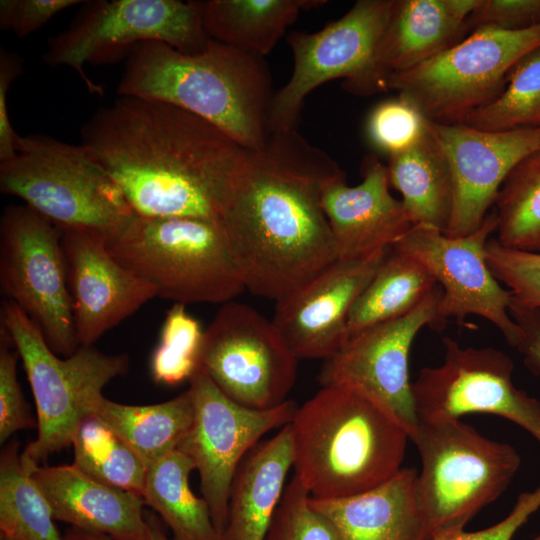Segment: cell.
<instances>
[{
    "mask_svg": "<svg viewBox=\"0 0 540 540\" xmlns=\"http://www.w3.org/2000/svg\"><path fill=\"white\" fill-rule=\"evenodd\" d=\"M538 47L540 24L517 31L478 28L424 63L389 76L386 90L408 98L432 122L464 123L500 95L511 68Z\"/></svg>",
    "mask_w": 540,
    "mask_h": 540,
    "instance_id": "10",
    "label": "cell"
},
{
    "mask_svg": "<svg viewBox=\"0 0 540 540\" xmlns=\"http://www.w3.org/2000/svg\"><path fill=\"white\" fill-rule=\"evenodd\" d=\"M443 345V362L422 368L412 382L418 419L487 413L517 424L540 443V401L514 384L512 358L493 347H463L451 337Z\"/></svg>",
    "mask_w": 540,
    "mask_h": 540,
    "instance_id": "15",
    "label": "cell"
},
{
    "mask_svg": "<svg viewBox=\"0 0 540 540\" xmlns=\"http://www.w3.org/2000/svg\"><path fill=\"white\" fill-rule=\"evenodd\" d=\"M325 3L324 0H209L204 1L203 27L210 39L264 58L302 10Z\"/></svg>",
    "mask_w": 540,
    "mask_h": 540,
    "instance_id": "27",
    "label": "cell"
},
{
    "mask_svg": "<svg viewBox=\"0 0 540 540\" xmlns=\"http://www.w3.org/2000/svg\"><path fill=\"white\" fill-rule=\"evenodd\" d=\"M438 285L408 314L372 325L349 335L325 362L319 373L321 386H345L375 400L391 412L407 430L414 432L415 412L409 354L418 332L439 329Z\"/></svg>",
    "mask_w": 540,
    "mask_h": 540,
    "instance_id": "17",
    "label": "cell"
},
{
    "mask_svg": "<svg viewBox=\"0 0 540 540\" xmlns=\"http://www.w3.org/2000/svg\"><path fill=\"white\" fill-rule=\"evenodd\" d=\"M496 230L492 210L466 236L450 237L437 228L415 224L393 248L421 263L441 287L439 328L447 319L462 324L467 316L476 315L497 327L513 347L520 330L509 313L512 294L495 279L486 260V245Z\"/></svg>",
    "mask_w": 540,
    "mask_h": 540,
    "instance_id": "16",
    "label": "cell"
},
{
    "mask_svg": "<svg viewBox=\"0 0 540 540\" xmlns=\"http://www.w3.org/2000/svg\"><path fill=\"white\" fill-rule=\"evenodd\" d=\"M188 391L194 420L177 450L193 461L202 497L221 536L239 465L265 434L289 424L298 406L287 400L267 410L245 407L226 396L201 366L189 380Z\"/></svg>",
    "mask_w": 540,
    "mask_h": 540,
    "instance_id": "14",
    "label": "cell"
},
{
    "mask_svg": "<svg viewBox=\"0 0 540 540\" xmlns=\"http://www.w3.org/2000/svg\"><path fill=\"white\" fill-rule=\"evenodd\" d=\"M116 92L182 108L251 151L263 148L270 134L274 93L266 62L212 39L196 54L162 42L135 45Z\"/></svg>",
    "mask_w": 540,
    "mask_h": 540,
    "instance_id": "3",
    "label": "cell"
},
{
    "mask_svg": "<svg viewBox=\"0 0 540 540\" xmlns=\"http://www.w3.org/2000/svg\"><path fill=\"white\" fill-rule=\"evenodd\" d=\"M497 241L540 253V147L520 161L503 182L494 209Z\"/></svg>",
    "mask_w": 540,
    "mask_h": 540,
    "instance_id": "33",
    "label": "cell"
},
{
    "mask_svg": "<svg viewBox=\"0 0 540 540\" xmlns=\"http://www.w3.org/2000/svg\"><path fill=\"white\" fill-rule=\"evenodd\" d=\"M145 517L148 525L149 540H171L166 534L162 521L155 514L145 512Z\"/></svg>",
    "mask_w": 540,
    "mask_h": 540,
    "instance_id": "45",
    "label": "cell"
},
{
    "mask_svg": "<svg viewBox=\"0 0 540 540\" xmlns=\"http://www.w3.org/2000/svg\"><path fill=\"white\" fill-rule=\"evenodd\" d=\"M343 174L298 129L249 150L217 221L252 294L277 301L337 259L321 195Z\"/></svg>",
    "mask_w": 540,
    "mask_h": 540,
    "instance_id": "1",
    "label": "cell"
},
{
    "mask_svg": "<svg viewBox=\"0 0 540 540\" xmlns=\"http://www.w3.org/2000/svg\"><path fill=\"white\" fill-rule=\"evenodd\" d=\"M60 230L76 339L92 346L157 292L112 256L104 233Z\"/></svg>",
    "mask_w": 540,
    "mask_h": 540,
    "instance_id": "20",
    "label": "cell"
},
{
    "mask_svg": "<svg viewBox=\"0 0 540 540\" xmlns=\"http://www.w3.org/2000/svg\"><path fill=\"white\" fill-rule=\"evenodd\" d=\"M204 332L186 305L173 303L151 354L149 368L153 381L165 386L189 382L201 364Z\"/></svg>",
    "mask_w": 540,
    "mask_h": 540,
    "instance_id": "35",
    "label": "cell"
},
{
    "mask_svg": "<svg viewBox=\"0 0 540 540\" xmlns=\"http://www.w3.org/2000/svg\"><path fill=\"white\" fill-rule=\"evenodd\" d=\"M509 313L520 330L513 348L523 356L531 372L540 374V308L523 306L512 298Z\"/></svg>",
    "mask_w": 540,
    "mask_h": 540,
    "instance_id": "44",
    "label": "cell"
},
{
    "mask_svg": "<svg viewBox=\"0 0 540 540\" xmlns=\"http://www.w3.org/2000/svg\"><path fill=\"white\" fill-rule=\"evenodd\" d=\"M531 540H540V535H538V536L534 537V538H533V539H531Z\"/></svg>",
    "mask_w": 540,
    "mask_h": 540,
    "instance_id": "47",
    "label": "cell"
},
{
    "mask_svg": "<svg viewBox=\"0 0 540 540\" xmlns=\"http://www.w3.org/2000/svg\"><path fill=\"white\" fill-rule=\"evenodd\" d=\"M297 362L272 320L243 303H224L204 332L200 366L226 396L248 408L287 401Z\"/></svg>",
    "mask_w": 540,
    "mask_h": 540,
    "instance_id": "13",
    "label": "cell"
},
{
    "mask_svg": "<svg viewBox=\"0 0 540 540\" xmlns=\"http://www.w3.org/2000/svg\"><path fill=\"white\" fill-rule=\"evenodd\" d=\"M362 181L346 184L345 174L327 182L321 205L337 259H354L393 247L413 226L402 203L390 193L387 165L367 155Z\"/></svg>",
    "mask_w": 540,
    "mask_h": 540,
    "instance_id": "21",
    "label": "cell"
},
{
    "mask_svg": "<svg viewBox=\"0 0 540 540\" xmlns=\"http://www.w3.org/2000/svg\"><path fill=\"white\" fill-rule=\"evenodd\" d=\"M265 540H339L338 534L310 504V494L293 476L286 485Z\"/></svg>",
    "mask_w": 540,
    "mask_h": 540,
    "instance_id": "37",
    "label": "cell"
},
{
    "mask_svg": "<svg viewBox=\"0 0 540 540\" xmlns=\"http://www.w3.org/2000/svg\"><path fill=\"white\" fill-rule=\"evenodd\" d=\"M295 474L311 497L353 496L402 467L409 434L385 407L345 386H323L288 424Z\"/></svg>",
    "mask_w": 540,
    "mask_h": 540,
    "instance_id": "4",
    "label": "cell"
},
{
    "mask_svg": "<svg viewBox=\"0 0 540 540\" xmlns=\"http://www.w3.org/2000/svg\"><path fill=\"white\" fill-rule=\"evenodd\" d=\"M389 249L336 259L276 301L272 322L298 360H325L340 348L350 311Z\"/></svg>",
    "mask_w": 540,
    "mask_h": 540,
    "instance_id": "19",
    "label": "cell"
},
{
    "mask_svg": "<svg viewBox=\"0 0 540 540\" xmlns=\"http://www.w3.org/2000/svg\"><path fill=\"white\" fill-rule=\"evenodd\" d=\"M540 24V0H478L465 22V32L482 27L507 31Z\"/></svg>",
    "mask_w": 540,
    "mask_h": 540,
    "instance_id": "40",
    "label": "cell"
},
{
    "mask_svg": "<svg viewBox=\"0 0 540 540\" xmlns=\"http://www.w3.org/2000/svg\"><path fill=\"white\" fill-rule=\"evenodd\" d=\"M203 7L204 1H84L67 28L48 39L43 61L73 69L90 93L102 95L103 88L86 74V64L117 61L148 41L200 53L211 40L203 27Z\"/></svg>",
    "mask_w": 540,
    "mask_h": 540,
    "instance_id": "9",
    "label": "cell"
},
{
    "mask_svg": "<svg viewBox=\"0 0 540 540\" xmlns=\"http://www.w3.org/2000/svg\"><path fill=\"white\" fill-rule=\"evenodd\" d=\"M112 256L180 304L227 303L245 286L217 220L135 215L107 237Z\"/></svg>",
    "mask_w": 540,
    "mask_h": 540,
    "instance_id": "6",
    "label": "cell"
},
{
    "mask_svg": "<svg viewBox=\"0 0 540 540\" xmlns=\"http://www.w3.org/2000/svg\"><path fill=\"white\" fill-rule=\"evenodd\" d=\"M20 359L7 333L0 328V443L16 432L37 428L17 377Z\"/></svg>",
    "mask_w": 540,
    "mask_h": 540,
    "instance_id": "39",
    "label": "cell"
},
{
    "mask_svg": "<svg viewBox=\"0 0 540 540\" xmlns=\"http://www.w3.org/2000/svg\"><path fill=\"white\" fill-rule=\"evenodd\" d=\"M0 540H8V539H5V538L0 537Z\"/></svg>",
    "mask_w": 540,
    "mask_h": 540,
    "instance_id": "48",
    "label": "cell"
},
{
    "mask_svg": "<svg viewBox=\"0 0 540 540\" xmlns=\"http://www.w3.org/2000/svg\"><path fill=\"white\" fill-rule=\"evenodd\" d=\"M0 288L57 355L77 350L61 230L25 204L7 206L0 220Z\"/></svg>",
    "mask_w": 540,
    "mask_h": 540,
    "instance_id": "12",
    "label": "cell"
},
{
    "mask_svg": "<svg viewBox=\"0 0 540 540\" xmlns=\"http://www.w3.org/2000/svg\"><path fill=\"white\" fill-rule=\"evenodd\" d=\"M193 461L174 450L149 468L143 499L170 528L171 540H221L206 500L189 484Z\"/></svg>",
    "mask_w": 540,
    "mask_h": 540,
    "instance_id": "30",
    "label": "cell"
},
{
    "mask_svg": "<svg viewBox=\"0 0 540 540\" xmlns=\"http://www.w3.org/2000/svg\"><path fill=\"white\" fill-rule=\"evenodd\" d=\"M80 138L142 217L218 220L249 152L191 112L132 96L98 108Z\"/></svg>",
    "mask_w": 540,
    "mask_h": 540,
    "instance_id": "2",
    "label": "cell"
},
{
    "mask_svg": "<svg viewBox=\"0 0 540 540\" xmlns=\"http://www.w3.org/2000/svg\"><path fill=\"white\" fill-rule=\"evenodd\" d=\"M410 440L421 460L417 493L429 540L463 531L508 488L521 464L512 445L460 419H418Z\"/></svg>",
    "mask_w": 540,
    "mask_h": 540,
    "instance_id": "7",
    "label": "cell"
},
{
    "mask_svg": "<svg viewBox=\"0 0 540 540\" xmlns=\"http://www.w3.org/2000/svg\"><path fill=\"white\" fill-rule=\"evenodd\" d=\"M477 3L393 0L375 59L380 91H387L389 76L410 70L460 42L466 19Z\"/></svg>",
    "mask_w": 540,
    "mask_h": 540,
    "instance_id": "24",
    "label": "cell"
},
{
    "mask_svg": "<svg viewBox=\"0 0 540 540\" xmlns=\"http://www.w3.org/2000/svg\"><path fill=\"white\" fill-rule=\"evenodd\" d=\"M71 445L73 465L111 487L143 496L149 468L135 451L96 414L84 418Z\"/></svg>",
    "mask_w": 540,
    "mask_h": 540,
    "instance_id": "32",
    "label": "cell"
},
{
    "mask_svg": "<svg viewBox=\"0 0 540 540\" xmlns=\"http://www.w3.org/2000/svg\"><path fill=\"white\" fill-rule=\"evenodd\" d=\"M417 474L401 468L362 493L335 499L310 496V504L330 521L339 540H429Z\"/></svg>",
    "mask_w": 540,
    "mask_h": 540,
    "instance_id": "23",
    "label": "cell"
},
{
    "mask_svg": "<svg viewBox=\"0 0 540 540\" xmlns=\"http://www.w3.org/2000/svg\"><path fill=\"white\" fill-rule=\"evenodd\" d=\"M464 124L491 132L540 127V47L511 68L500 95L472 112Z\"/></svg>",
    "mask_w": 540,
    "mask_h": 540,
    "instance_id": "34",
    "label": "cell"
},
{
    "mask_svg": "<svg viewBox=\"0 0 540 540\" xmlns=\"http://www.w3.org/2000/svg\"><path fill=\"white\" fill-rule=\"evenodd\" d=\"M392 6L393 0H358L320 31H294L287 36L293 70L287 83L274 93L270 133L298 129L306 96L332 79L343 78L344 88L357 95L381 92L375 59Z\"/></svg>",
    "mask_w": 540,
    "mask_h": 540,
    "instance_id": "11",
    "label": "cell"
},
{
    "mask_svg": "<svg viewBox=\"0 0 540 540\" xmlns=\"http://www.w3.org/2000/svg\"><path fill=\"white\" fill-rule=\"evenodd\" d=\"M81 0H1L0 28L25 38Z\"/></svg>",
    "mask_w": 540,
    "mask_h": 540,
    "instance_id": "41",
    "label": "cell"
},
{
    "mask_svg": "<svg viewBox=\"0 0 540 540\" xmlns=\"http://www.w3.org/2000/svg\"><path fill=\"white\" fill-rule=\"evenodd\" d=\"M437 286L421 263L391 247L350 311L346 338L408 314Z\"/></svg>",
    "mask_w": 540,
    "mask_h": 540,
    "instance_id": "29",
    "label": "cell"
},
{
    "mask_svg": "<svg viewBox=\"0 0 540 540\" xmlns=\"http://www.w3.org/2000/svg\"><path fill=\"white\" fill-rule=\"evenodd\" d=\"M486 260L495 279L506 286L515 301L540 308V253L505 247L490 238Z\"/></svg>",
    "mask_w": 540,
    "mask_h": 540,
    "instance_id": "38",
    "label": "cell"
},
{
    "mask_svg": "<svg viewBox=\"0 0 540 540\" xmlns=\"http://www.w3.org/2000/svg\"><path fill=\"white\" fill-rule=\"evenodd\" d=\"M289 425L260 441L233 478L221 540H265L292 468Z\"/></svg>",
    "mask_w": 540,
    "mask_h": 540,
    "instance_id": "25",
    "label": "cell"
},
{
    "mask_svg": "<svg viewBox=\"0 0 540 540\" xmlns=\"http://www.w3.org/2000/svg\"><path fill=\"white\" fill-rule=\"evenodd\" d=\"M390 186L402 196L413 223L446 232L452 213L453 185L445 154L430 123L409 148L388 157Z\"/></svg>",
    "mask_w": 540,
    "mask_h": 540,
    "instance_id": "26",
    "label": "cell"
},
{
    "mask_svg": "<svg viewBox=\"0 0 540 540\" xmlns=\"http://www.w3.org/2000/svg\"><path fill=\"white\" fill-rule=\"evenodd\" d=\"M23 69L22 59L6 48L0 50V161L12 158L20 135L9 119L7 94L11 84Z\"/></svg>",
    "mask_w": 540,
    "mask_h": 540,
    "instance_id": "43",
    "label": "cell"
},
{
    "mask_svg": "<svg viewBox=\"0 0 540 540\" xmlns=\"http://www.w3.org/2000/svg\"><path fill=\"white\" fill-rule=\"evenodd\" d=\"M118 433L150 468L177 450L194 420L188 389L157 404L128 405L104 398L95 413Z\"/></svg>",
    "mask_w": 540,
    "mask_h": 540,
    "instance_id": "28",
    "label": "cell"
},
{
    "mask_svg": "<svg viewBox=\"0 0 540 540\" xmlns=\"http://www.w3.org/2000/svg\"><path fill=\"white\" fill-rule=\"evenodd\" d=\"M0 191L20 198L59 229H93L110 237L136 215L80 144L47 135L19 137L15 155L0 161Z\"/></svg>",
    "mask_w": 540,
    "mask_h": 540,
    "instance_id": "8",
    "label": "cell"
},
{
    "mask_svg": "<svg viewBox=\"0 0 540 540\" xmlns=\"http://www.w3.org/2000/svg\"><path fill=\"white\" fill-rule=\"evenodd\" d=\"M429 123L412 101L398 94L373 107L366 119L365 134L376 151L390 156L417 142Z\"/></svg>",
    "mask_w": 540,
    "mask_h": 540,
    "instance_id": "36",
    "label": "cell"
},
{
    "mask_svg": "<svg viewBox=\"0 0 540 540\" xmlns=\"http://www.w3.org/2000/svg\"><path fill=\"white\" fill-rule=\"evenodd\" d=\"M540 508V486L521 493L509 514L498 523L475 532L460 531L438 540H512L530 516Z\"/></svg>",
    "mask_w": 540,
    "mask_h": 540,
    "instance_id": "42",
    "label": "cell"
},
{
    "mask_svg": "<svg viewBox=\"0 0 540 540\" xmlns=\"http://www.w3.org/2000/svg\"><path fill=\"white\" fill-rule=\"evenodd\" d=\"M29 474L55 520L114 540H149L143 497L99 482L73 464L39 465Z\"/></svg>",
    "mask_w": 540,
    "mask_h": 540,
    "instance_id": "22",
    "label": "cell"
},
{
    "mask_svg": "<svg viewBox=\"0 0 540 540\" xmlns=\"http://www.w3.org/2000/svg\"><path fill=\"white\" fill-rule=\"evenodd\" d=\"M64 537L66 540H114L103 534L87 532L75 528H70Z\"/></svg>",
    "mask_w": 540,
    "mask_h": 540,
    "instance_id": "46",
    "label": "cell"
},
{
    "mask_svg": "<svg viewBox=\"0 0 540 540\" xmlns=\"http://www.w3.org/2000/svg\"><path fill=\"white\" fill-rule=\"evenodd\" d=\"M0 537L8 540H66L49 502L21 464L19 442L0 455Z\"/></svg>",
    "mask_w": 540,
    "mask_h": 540,
    "instance_id": "31",
    "label": "cell"
},
{
    "mask_svg": "<svg viewBox=\"0 0 540 540\" xmlns=\"http://www.w3.org/2000/svg\"><path fill=\"white\" fill-rule=\"evenodd\" d=\"M430 126L452 177L453 206L445 234L463 237L480 227L515 166L540 147V127L491 132L464 123L430 121Z\"/></svg>",
    "mask_w": 540,
    "mask_h": 540,
    "instance_id": "18",
    "label": "cell"
},
{
    "mask_svg": "<svg viewBox=\"0 0 540 540\" xmlns=\"http://www.w3.org/2000/svg\"><path fill=\"white\" fill-rule=\"evenodd\" d=\"M0 328L18 351L36 405L37 436L21 452L27 473L71 445L72 437L105 398L103 389L129 369L126 354H105L79 346L61 358L47 343L38 325L13 301L5 299Z\"/></svg>",
    "mask_w": 540,
    "mask_h": 540,
    "instance_id": "5",
    "label": "cell"
}]
</instances>
